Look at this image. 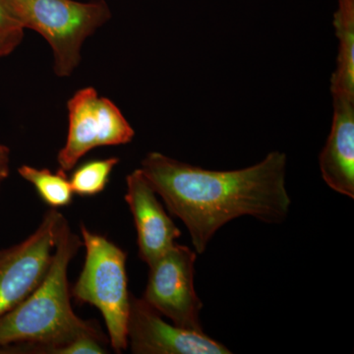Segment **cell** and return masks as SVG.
<instances>
[{
	"label": "cell",
	"mask_w": 354,
	"mask_h": 354,
	"mask_svg": "<svg viewBox=\"0 0 354 354\" xmlns=\"http://www.w3.org/2000/svg\"><path fill=\"white\" fill-rule=\"evenodd\" d=\"M124 198L136 228L140 259L150 266L176 243L180 230L167 215L141 169L127 176Z\"/></svg>",
	"instance_id": "9c48e42d"
},
{
	"label": "cell",
	"mask_w": 354,
	"mask_h": 354,
	"mask_svg": "<svg viewBox=\"0 0 354 354\" xmlns=\"http://www.w3.org/2000/svg\"><path fill=\"white\" fill-rule=\"evenodd\" d=\"M85 263L80 276L70 288L78 304L99 309L108 330L109 344L115 353L128 348L127 321L130 291L127 272V254L104 235L80 223Z\"/></svg>",
	"instance_id": "3957f363"
},
{
	"label": "cell",
	"mask_w": 354,
	"mask_h": 354,
	"mask_svg": "<svg viewBox=\"0 0 354 354\" xmlns=\"http://www.w3.org/2000/svg\"><path fill=\"white\" fill-rule=\"evenodd\" d=\"M24 38V29L3 30L0 31V58L10 55L22 43Z\"/></svg>",
	"instance_id": "5bb4252c"
},
{
	"label": "cell",
	"mask_w": 354,
	"mask_h": 354,
	"mask_svg": "<svg viewBox=\"0 0 354 354\" xmlns=\"http://www.w3.org/2000/svg\"><path fill=\"white\" fill-rule=\"evenodd\" d=\"M172 216L183 221L198 254L206 251L221 227L250 216L279 225L290 214L288 157L274 151L261 162L234 171H211L158 152L139 167Z\"/></svg>",
	"instance_id": "6da1fadb"
},
{
	"label": "cell",
	"mask_w": 354,
	"mask_h": 354,
	"mask_svg": "<svg viewBox=\"0 0 354 354\" xmlns=\"http://www.w3.org/2000/svg\"><path fill=\"white\" fill-rule=\"evenodd\" d=\"M18 172L22 178L34 186L39 196L50 208H62L71 204L74 192L66 172L60 169L53 172L28 165H21Z\"/></svg>",
	"instance_id": "7c38bea8"
},
{
	"label": "cell",
	"mask_w": 354,
	"mask_h": 354,
	"mask_svg": "<svg viewBox=\"0 0 354 354\" xmlns=\"http://www.w3.org/2000/svg\"><path fill=\"white\" fill-rule=\"evenodd\" d=\"M83 246L67 220L60 227L53 261L41 285L0 317V353L102 354L104 337L94 321L76 315L68 281L70 262Z\"/></svg>",
	"instance_id": "7a4b0ae2"
},
{
	"label": "cell",
	"mask_w": 354,
	"mask_h": 354,
	"mask_svg": "<svg viewBox=\"0 0 354 354\" xmlns=\"http://www.w3.org/2000/svg\"><path fill=\"white\" fill-rule=\"evenodd\" d=\"M332 127L319 155L321 176L330 189L354 199V99L333 97Z\"/></svg>",
	"instance_id": "30bf717a"
},
{
	"label": "cell",
	"mask_w": 354,
	"mask_h": 354,
	"mask_svg": "<svg viewBox=\"0 0 354 354\" xmlns=\"http://www.w3.org/2000/svg\"><path fill=\"white\" fill-rule=\"evenodd\" d=\"M196 251L176 243L149 266L142 298L160 315L184 329L203 332V304L195 290Z\"/></svg>",
	"instance_id": "8992f818"
},
{
	"label": "cell",
	"mask_w": 354,
	"mask_h": 354,
	"mask_svg": "<svg viewBox=\"0 0 354 354\" xmlns=\"http://www.w3.org/2000/svg\"><path fill=\"white\" fill-rule=\"evenodd\" d=\"M68 134L57 153L60 171L73 169L86 153L99 147L127 145L135 131L113 102L94 88L77 91L67 102Z\"/></svg>",
	"instance_id": "5b68a950"
},
{
	"label": "cell",
	"mask_w": 354,
	"mask_h": 354,
	"mask_svg": "<svg viewBox=\"0 0 354 354\" xmlns=\"http://www.w3.org/2000/svg\"><path fill=\"white\" fill-rule=\"evenodd\" d=\"M128 348L134 354H230L232 351L204 332L165 322L143 298L130 292Z\"/></svg>",
	"instance_id": "ba28073f"
},
{
	"label": "cell",
	"mask_w": 354,
	"mask_h": 354,
	"mask_svg": "<svg viewBox=\"0 0 354 354\" xmlns=\"http://www.w3.org/2000/svg\"><path fill=\"white\" fill-rule=\"evenodd\" d=\"M65 220L57 209L51 208L29 237L0 249V317L15 308L41 285L50 269Z\"/></svg>",
	"instance_id": "52a82bcc"
},
{
	"label": "cell",
	"mask_w": 354,
	"mask_h": 354,
	"mask_svg": "<svg viewBox=\"0 0 354 354\" xmlns=\"http://www.w3.org/2000/svg\"><path fill=\"white\" fill-rule=\"evenodd\" d=\"M23 29L39 32L53 50L55 72L68 77L81 62L83 44L111 17L104 0H2Z\"/></svg>",
	"instance_id": "277c9868"
},
{
	"label": "cell",
	"mask_w": 354,
	"mask_h": 354,
	"mask_svg": "<svg viewBox=\"0 0 354 354\" xmlns=\"http://www.w3.org/2000/svg\"><path fill=\"white\" fill-rule=\"evenodd\" d=\"M15 28L22 27H21L18 21L13 17L12 14L9 12L6 4L2 2V0H0V31L15 29Z\"/></svg>",
	"instance_id": "2e32d148"
},
{
	"label": "cell",
	"mask_w": 354,
	"mask_h": 354,
	"mask_svg": "<svg viewBox=\"0 0 354 354\" xmlns=\"http://www.w3.org/2000/svg\"><path fill=\"white\" fill-rule=\"evenodd\" d=\"M120 158L111 157L90 160L76 169L69 179L74 194L82 197L95 196L106 189L109 176Z\"/></svg>",
	"instance_id": "4fadbf2b"
},
{
	"label": "cell",
	"mask_w": 354,
	"mask_h": 354,
	"mask_svg": "<svg viewBox=\"0 0 354 354\" xmlns=\"http://www.w3.org/2000/svg\"><path fill=\"white\" fill-rule=\"evenodd\" d=\"M334 28L339 50L330 92L333 97L354 99V0H339Z\"/></svg>",
	"instance_id": "8fae6325"
},
{
	"label": "cell",
	"mask_w": 354,
	"mask_h": 354,
	"mask_svg": "<svg viewBox=\"0 0 354 354\" xmlns=\"http://www.w3.org/2000/svg\"><path fill=\"white\" fill-rule=\"evenodd\" d=\"M10 155L8 147L0 143V187L10 174Z\"/></svg>",
	"instance_id": "9a60e30c"
}]
</instances>
